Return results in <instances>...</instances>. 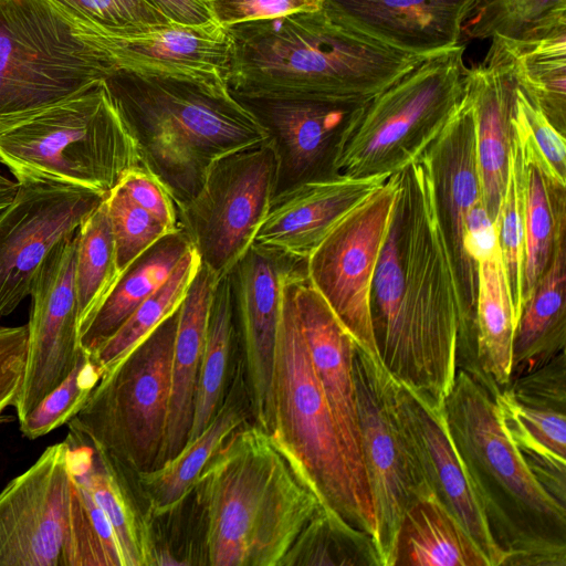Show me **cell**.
<instances>
[{
	"label": "cell",
	"mask_w": 566,
	"mask_h": 566,
	"mask_svg": "<svg viewBox=\"0 0 566 566\" xmlns=\"http://www.w3.org/2000/svg\"><path fill=\"white\" fill-rule=\"evenodd\" d=\"M399 174V191L371 284L379 358L401 384L443 403L457 370H479L473 319L422 158Z\"/></svg>",
	"instance_id": "cell-1"
},
{
	"label": "cell",
	"mask_w": 566,
	"mask_h": 566,
	"mask_svg": "<svg viewBox=\"0 0 566 566\" xmlns=\"http://www.w3.org/2000/svg\"><path fill=\"white\" fill-rule=\"evenodd\" d=\"M234 96L361 105L428 55L406 53L324 9L227 28Z\"/></svg>",
	"instance_id": "cell-2"
},
{
	"label": "cell",
	"mask_w": 566,
	"mask_h": 566,
	"mask_svg": "<svg viewBox=\"0 0 566 566\" xmlns=\"http://www.w3.org/2000/svg\"><path fill=\"white\" fill-rule=\"evenodd\" d=\"M105 83L144 168L166 188L177 209L199 191L214 161L270 138L227 82L117 70Z\"/></svg>",
	"instance_id": "cell-3"
},
{
	"label": "cell",
	"mask_w": 566,
	"mask_h": 566,
	"mask_svg": "<svg viewBox=\"0 0 566 566\" xmlns=\"http://www.w3.org/2000/svg\"><path fill=\"white\" fill-rule=\"evenodd\" d=\"M497 387L457 370L447 423L483 505L503 565H566V507L535 478L497 411Z\"/></svg>",
	"instance_id": "cell-4"
},
{
	"label": "cell",
	"mask_w": 566,
	"mask_h": 566,
	"mask_svg": "<svg viewBox=\"0 0 566 566\" xmlns=\"http://www.w3.org/2000/svg\"><path fill=\"white\" fill-rule=\"evenodd\" d=\"M196 490L213 566H281L322 506L268 432L241 426L202 471Z\"/></svg>",
	"instance_id": "cell-5"
},
{
	"label": "cell",
	"mask_w": 566,
	"mask_h": 566,
	"mask_svg": "<svg viewBox=\"0 0 566 566\" xmlns=\"http://www.w3.org/2000/svg\"><path fill=\"white\" fill-rule=\"evenodd\" d=\"M293 274L282 287L273 367V426L269 434L296 478L321 504L367 533L378 548L375 507L350 474L297 322L290 285Z\"/></svg>",
	"instance_id": "cell-6"
},
{
	"label": "cell",
	"mask_w": 566,
	"mask_h": 566,
	"mask_svg": "<svg viewBox=\"0 0 566 566\" xmlns=\"http://www.w3.org/2000/svg\"><path fill=\"white\" fill-rule=\"evenodd\" d=\"M116 71L97 32L49 0H0V134Z\"/></svg>",
	"instance_id": "cell-7"
},
{
	"label": "cell",
	"mask_w": 566,
	"mask_h": 566,
	"mask_svg": "<svg viewBox=\"0 0 566 566\" xmlns=\"http://www.w3.org/2000/svg\"><path fill=\"white\" fill-rule=\"evenodd\" d=\"M0 161L18 181H55L105 196L128 171L144 168L105 81L1 133Z\"/></svg>",
	"instance_id": "cell-8"
},
{
	"label": "cell",
	"mask_w": 566,
	"mask_h": 566,
	"mask_svg": "<svg viewBox=\"0 0 566 566\" xmlns=\"http://www.w3.org/2000/svg\"><path fill=\"white\" fill-rule=\"evenodd\" d=\"M463 44L426 56L390 86L359 105L337 163L352 178L390 177L421 158L464 93Z\"/></svg>",
	"instance_id": "cell-9"
},
{
	"label": "cell",
	"mask_w": 566,
	"mask_h": 566,
	"mask_svg": "<svg viewBox=\"0 0 566 566\" xmlns=\"http://www.w3.org/2000/svg\"><path fill=\"white\" fill-rule=\"evenodd\" d=\"M178 310L103 376L69 421L136 472L157 465L166 436Z\"/></svg>",
	"instance_id": "cell-10"
},
{
	"label": "cell",
	"mask_w": 566,
	"mask_h": 566,
	"mask_svg": "<svg viewBox=\"0 0 566 566\" xmlns=\"http://www.w3.org/2000/svg\"><path fill=\"white\" fill-rule=\"evenodd\" d=\"M353 375L364 467L377 517L378 551L382 565L388 566L405 512L433 490L399 401L397 379L379 357L356 343Z\"/></svg>",
	"instance_id": "cell-11"
},
{
	"label": "cell",
	"mask_w": 566,
	"mask_h": 566,
	"mask_svg": "<svg viewBox=\"0 0 566 566\" xmlns=\"http://www.w3.org/2000/svg\"><path fill=\"white\" fill-rule=\"evenodd\" d=\"M276 166L270 138L232 151L213 163L199 191L178 208L179 228L218 279L252 245L275 195Z\"/></svg>",
	"instance_id": "cell-12"
},
{
	"label": "cell",
	"mask_w": 566,
	"mask_h": 566,
	"mask_svg": "<svg viewBox=\"0 0 566 566\" xmlns=\"http://www.w3.org/2000/svg\"><path fill=\"white\" fill-rule=\"evenodd\" d=\"M398 191L397 172L344 216L306 260L311 284L355 343L376 357L371 284Z\"/></svg>",
	"instance_id": "cell-13"
},
{
	"label": "cell",
	"mask_w": 566,
	"mask_h": 566,
	"mask_svg": "<svg viewBox=\"0 0 566 566\" xmlns=\"http://www.w3.org/2000/svg\"><path fill=\"white\" fill-rule=\"evenodd\" d=\"M69 184L23 179L0 211V318L29 296L40 264L106 198Z\"/></svg>",
	"instance_id": "cell-14"
},
{
	"label": "cell",
	"mask_w": 566,
	"mask_h": 566,
	"mask_svg": "<svg viewBox=\"0 0 566 566\" xmlns=\"http://www.w3.org/2000/svg\"><path fill=\"white\" fill-rule=\"evenodd\" d=\"M76 244V232L61 240L34 277L24 375L14 403L19 421L69 376L85 352L75 289Z\"/></svg>",
	"instance_id": "cell-15"
},
{
	"label": "cell",
	"mask_w": 566,
	"mask_h": 566,
	"mask_svg": "<svg viewBox=\"0 0 566 566\" xmlns=\"http://www.w3.org/2000/svg\"><path fill=\"white\" fill-rule=\"evenodd\" d=\"M67 442L48 447L0 492V566H65L72 479Z\"/></svg>",
	"instance_id": "cell-16"
},
{
	"label": "cell",
	"mask_w": 566,
	"mask_h": 566,
	"mask_svg": "<svg viewBox=\"0 0 566 566\" xmlns=\"http://www.w3.org/2000/svg\"><path fill=\"white\" fill-rule=\"evenodd\" d=\"M306 260L252 243L228 273L244 352L247 387L255 424L273 426V367L284 281Z\"/></svg>",
	"instance_id": "cell-17"
},
{
	"label": "cell",
	"mask_w": 566,
	"mask_h": 566,
	"mask_svg": "<svg viewBox=\"0 0 566 566\" xmlns=\"http://www.w3.org/2000/svg\"><path fill=\"white\" fill-rule=\"evenodd\" d=\"M297 322L354 482L373 505L361 453L353 375L355 340L314 289L306 270L290 277Z\"/></svg>",
	"instance_id": "cell-18"
},
{
	"label": "cell",
	"mask_w": 566,
	"mask_h": 566,
	"mask_svg": "<svg viewBox=\"0 0 566 566\" xmlns=\"http://www.w3.org/2000/svg\"><path fill=\"white\" fill-rule=\"evenodd\" d=\"M235 97L266 129L274 147V197L301 184L339 175L336 163L359 105Z\"/></svg>",
	"instance_id": "cell-19"
},
{
	"label": "cell",
	"mask_w": 566,
	"mask_h": 566,
	"mask_svg": "<svg viewBox=\"0 0 566 566\" xmlns=\"http://www.w3.org/2000/svg\"><path fill=\"white\" fill-rule=\"evenodd\" d=\"M432 180L439 218L473 318L478 265L464 250L465 220L482 198L472 104L463 93L455 112L421 156Z\"/></svg>",
	"instance_id": "cell-20"
},
{
	"label": "cell",
	"mask_w": 566,
	"mask_h": 566,
	"mask_svg": "<svg viewBox=\"0 0 566 566\" xmlns=\"http://www.w3.org/2000/svg\"><path fill=\"white\" fill-rule=\"evenodd\" d=\"M398 381V396L434 494L464 526L490 566H502L485 512L450 433L443 403Z\"/></svg>",
	"instance_id": "cell-21"
},
{
	"label": "cell",
	"mask_w": 566,
	"mask_h": 566,
	"mask_svg": "<svg viewBox=\"0 0 566 566\" xmlns=\"http://www.w3.org/2000/svg\"><path fill=\"white\" fill-rule=\"evenodd\" d=\"M98 36L119 71L228 83L232 40L229 30L213 20L202 24L170 22L129 36Z\"/></svg>",
	"instance_id": "cell-22"
},
{
	"label": "cell",
	"mask_w": 566,
	"mask_h": 566,
	"mask_svg": "<svg viewBox=\"0 0 566 566\" xmlns=\"http://www.w3.org/2000/svg\"><path fill=\"white\" fill-rule=\"evenodd\" d=\"M474 0H325L339 23L396 50L430 55L460 44Z\"/></svg>",
	"instance_id": "cell-23"
},
{
	"label": "cell",
	"mask_w": 566,
	"mask_h": 566,
	"mask_svg": "<svg viewBox=\"0 0 566 566\" xmlns=\"http://www.w3.org/2000/svg\"><path fill=\"white\" fill-rule=\"evenodd\" d=\"M389 177L337 175L273 197L253 243L307 260L332 229Z\"/></svg>",
	"instance_id": "cell-24"
},
{
	"label": "cell",
	"mask_w": 566,
	"mask_h": 566,
	"mask_svg": "<svg viewBox=\"0 0 566 566\" xmlns=\"http://www.w3.org/2000/svg\"><path fill=\"white\" fill-rule=\"evenodd\" d=\"M491 40L483 61L465 70L464 93L474 113L482 198L495 221L509 175L517 82L507 51Z\"/></svg>",
	"instance_id": "cell-25"
},
{
	"label": "cell",
	"mask_w": 566,
	"mask_h": 566,
	"mask_svg": "<svg viewBox=\"0 0 566 566\" xmlns=\"http://www.w3.org/2000/svg\"><path fill=\"white\" fill-rule=\"evenodd\" d=\"M251 413L247 381L238 368L230 389L208 426L169 460L157 468L137 472L138 483L155 517L175 510L196 489L199 478L233 431Z\"/></svg>",
	"instance_id": "cell-26"
},
{
	"label": "cell",
	"mask_w": 566,
	"mask_h": 566,
	"mask_svg": "<svg viewBox=\"0 0 566 566\" xmlns=\"http://www.w3.org/2000/svg\"><path fill=\"white\" fill-rule=\"evenodd\" d=\"M218 280L200 264L178 308L166 436L155 468L172 458L188 440L210 305Z\"/></svg>",
	"instance_id": "cell-27"
},
{
	"label": "cell",
	"mask_w": 566,
	"mask_h": 566,
	"mask_svg": "<svg viewBox=\"0 0 566 566\" xmlns=\"http://www.w3.org/2000/svg\"><path fill=\"white\" fill-rule=\"evenodd\" d=\"M69 464L87 485L106 515L116 537L123 566L157 564L150 531L138 512L117 469V463L101 447L69 428Z\"/></svg>",
	"instance_id": "cell-28"
},
{
	"label": "cell",
	"mask_w": 566,
	"mask_h": 566,
	"mask_svg": "<svg viewBox=\"0 0 566 566\" xmlns=\"http://www.w3.org/2000/svg\"><path fill=\"white\" fill-rule=\"evenodd\" d=\"M513 136L520 150L523 171L524 307L552 260L558 237L566 232V185L557 180L538 153L514 128Z\"/></svg>",
	"instance_id": "cell-29"
},
{
	"label": "cell",
	"mask_w": 566,
	"mask_h": 566,
	"mask_svg": "<svg viewBox=\"0 0 566 566\" xmlns=\"http://www.w3.org/2000/svg\"><path fill=\"white\" fill-rule=\"evenodd\" d=\"M388 566H490V563L464 526L431 492L405 512Z\"/></svg>",
	"instance_id": "cell-30"
},
{
	"label": "cell",
	"mask_w": 566,
	"mask_h": 566,
	"mask_svg": "<svg viewBox=\"0 0 566 566\" xmlns=\"http://www.w3.org/2000/svg\"><path fill=\"white\" fill-rule=\"evenodd\" d=\"M500 419L539 483L563 505L566 503V413L547 405L516 399L499 388Z\"/></svg>",
	"instance_id": "cell-31"
},
{
	"label": "cell",
	"mask_w": 566,
	"mask_h": 566,
	"mask_svg": "<svg viewBox=\"0 0 566 566\" xmlns=\"http://www.w3.org/2000/svg\"><path fill=\"white\" fill-rule=\"evenodd\" d=\"M565 242L566 232L558 237L552 260L518 318L513 342L512 379L565 352Z\"/></svg>",
	"instance_id": "cell-32"
},
{
	"label": "cell",
	"mask_w": 566,
	"mask_h": 566,
	"mask_svg": "<svg viewBox=\"0 0 566 566\" xmlns=\"http://www.w3.org/2000/svg\"><path fill=\"white\" fill-rule=\"evenodd\" d=\"M191 248L186 233L179 229L136 258L120 272L95 315L81 331L82 347L90 354L94 353L167 280Z\"/></svg>",
	"instance_id": "cell-33"
},
{
	"label": "cell",
	"mask_w": 566,
	"mask_h": 566,
	"mask_svg": "<svg viewBox=\"0 0 566 566\" xmlns=\"http://www.w3.org/2000/svg\"><path fill=\"white\" fill-rule=\"evenodd\" d=\"M517 321L501 250L478 262L473 314L475 360L480 373L504 388L512 379L513 342Z\"/></svg>",
	"instance_id": "cell-34"
},
{
	"label": "cell",
	"mask_w": 566,
	"mask_h": 566,
	"mask_svg": "<svg viewBox=\"0 0 566 566\" xmlns=\"http://www.w3.org/2000/svg\"><path fill=\"white\" fill-rule=\"evenodd\" d=\"M497 39L510 55L517 86L565 135L566 30L533 41Z\"/></svg>",
	"instance_id": "cell-35"
},
{
	"label": "cell",
	"mask_w": 566,
	"mask_h": 566,
	"mask_svg": "<svg viewBox=\"0 0 566 566\" xmlns=\"http://www.w3.org/2000/svg\"><path fill=\"white\" fill-rule=\"evenodd\" d=\"M233 335L234 303L230 277L227 274L217 281L212 294L188 440L198 436L208 426L223 399Z\"/></svg>",
	"instance_id": "cell-36"
},
{
	"label": "cell",
	"mask_w": 566,
	"mask_h": 566,
	"mask_svg": "<svg viewBox=\"0 0 566 566\" xmlns=\"http://www.w3.org/2000/svg\"><path fill=\"white\" fill-rule=\"evenodd\" d=\"M200 264L195 249L188 250L167 280L107 340L90 354L99 367L102 377L116 368L137 345L179 308Z\"/></svg>",
	"instance_id": "cell-37"
},
{
	"label": "cell",
	"mask_w": 566,
	"mask_h": 566,
	"mask_svg": "<svg viewBox=\"0 0 566 566\" xmlns=\"http://www.w3.org/2000/svg\"><path fill=\"white\" fill-rule=\"evenodd\" d=\"M294 565L384 566L374 539L323 505L297 536L281 566Z\"/></svg>",
	"instance_id": "cell-38"
},
{
	"label": "cell",
	"mask_w": 566,
	"mask_h": 566,
	"mask_svg": "<svg viewBox=\"0 0 566 566\" xmlns=\"http://www.w3.org/2000/svg\"><path fill=\"white\" fill-rule=\"evenodd\" d=\"M566 30V0H474L462 34L533 41Z\"/></svg>",
	"instance_id": "cell-39"
},
{
	"label": "cell",
	"mask_w": 566,
	"mask_h": 566,
	"mask_svg": "<svg viewBox=\"0 0 566 566\" xmlns=\"http://www.w3.org/2000/svg\"><path fill=\"white\" fill-rule=\"evenodd\" d=\"M76 237L75 289L81 333L120 274L105 200L82 222Z\"/></svg>",
	"instance_id": "cell-40"
},
{
	"label": "cell",
	"mask_w": 566,
	"mask_h": 566,
	"mask_svg": "<svg viewBox=\"0 0 566 566\" xmlns=\"http://www.w3.org/2000/svg\"><path fill=\"white\" fill-rule=\"evenodd\" d=\"M69 469L72 492L65 566H123L120 551L106 515L80 474L70 464Z\"/></svg>",
	"instance_id": "cell-41"
},
{
	"label": "cell",
	"mask_w": 566,
	"mask_h": 566,
	"mask_svg": "<svg viewBox=\"0 0 566 566\" xmlns=\"http://www.w3.org/2000/svg\"><path fill=\"white\" fill-rule=\"evenodd\" d=\"M499 245L516 321L521 316L525 253L523 171L517 143L512 136L505 191L495 219Z\"/></svg>",
	"instance_id": "cell-42"
},
{
	"label": "cell",
	"mask_w": 566,
	"mask_h": 566,
	"mask_svg": "<svg viewBox=\"0 0 566 566\" xmlns=\"http://www.w3.org/2000/svg\"><path fill=\"white\" fill-rule=\"evenodd\" d=\"M77 23L97 33L129 36L170 21L149 0H49Z\"/></svg>",
	"instance_id": "cell-43"
},
{
	"label": "cell",
	"mask_w": 566,
	"mask_h": 566,
	"mask_svg": "<svg viewBox=\"0 0 566 566\" xmlns=\"http://www.w3.org/2000/svg\"><path fill=\"white\" fill-rule=\"evenodd\" d=\"M101 377L99 367L85 350L69 376L19 421L23 436L38 439L69 423L83 408Z\"/></svg>",
	"instance_id": "cell-44"
},
{
	"label": "cell",
	"mask_w": 566,
	"mask_h": 566,
	"mask_svg": "<svg viewBox=\"0 0 566 566\" xmlns=\"http://www.w3.org/2000/svg\"><path fill=\"white\" fill-rule=\"evenodd\" d=\"M119 273L136 258L172 232L149 212L134 203L123 189L115 187L105 198Z\"/></svg>",
	"instance_id": "cell-45"
},
{
	"label": "cell",
	"mask_w": 566,
	"mask_h": 566,
	"mask_svg": "<svg viewBox=\"0 0 566 566\" xmlns=\"http://www.w3.org/2000/svg\"><path fill=\"white\" fill-rule=\"evenodd\" d=\"M513 127L538 153L559 182L566 185L565 135L517 86Z\"/></svg>",
	"instance_id": "cell-46"
},
{
	"label": "cell",
	"mask_w": 566,
	"mask_h": 566,
	"mask_svg": "<svg viewBox=\"0 0 566 566\" xmlns=\"http://www.w3.org/2000/svg\"><path fill=\"white\" fill-rule=\"evenodd\" d=\"M325 0H202L222 27L321 10Z\"/></svg>",
	"instance_id": "cell-47"
},
{
	"label": "cell",
	"mask_w": 566,
	"mask_h": 566,
	"mask_svg": "<svg viewBox=\"0 0 566 566\" xmlns=\"http://www.w3.org/2000/svg\"><path fill=\"white\" fill-rule=\"evenodd\" d=\"M28 352V325L0 326V423L14 407L23 380Z\"/></svg>",
	"instance_id": "cell-48"
},
{
	"label": "cell",
	"mask_w": 566,
	"mask_h": 566,
	"mask_svg": "<svg viewBox=\"0 0 566 566\" xmlns=\"http://www.w3.org/2000/svg\"><path fill=\"white\" fill-rule=\"evenodd\" d=\"M118 186L128 198L168 227L179 230L178 209L166 188L146 169L128 171Z\"/></svg>",
	"instance_id": "cell-49"
},
{
	"label": "cell",
	"mask_w": 566,
	"mask_h": 566,
	"mask_svg": "<svg viewBox=\"0 0 566 566\" xmlns=\"http://www.w3.org/2000/svg\"><path fill=\"white\" fill-rule=\"evenodd\" d=\"M463 244L465 253L476 265L500 251L496 226L483 199L475 203L467 217Z\"/></svg>",
	"instance_id": "cell-50"
},
{
	"label": "cell",
	"mask_w": 566,
	"mask_h": 566,
	"mask_svg": "<svg viewBox=\"0 0 566 566\" xmlns=\"http://www.w3.org/2000/svg\"><path fill=\"white\" fill-rule=\"evenodd\" d=\"M170 21L202 24L212 21L202 0H149Z\"/></svg>",
	"instance_id": "cell-51"
},
{
	"label": "cell",
	"mask_w": 566,
	"mask_h": 566,
	"mask_svg": "<svg viewBox=\"0 0 566 566\" xmlns=\"http://www.w3.org/2000/svg\"><path fill=\"white\" fill-rule=\"evenodd\" d=\"M17 190V181H12L0 175V211L13 200Z\"/></svg>",
	"instance_id": "cell-52"
}]
</instances>
